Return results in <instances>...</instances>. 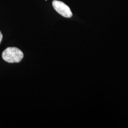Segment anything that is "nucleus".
<instances>
[{
	"mask_svg": "<svg viewBox=\"0 0 128 128\" xmlns=\"http://www.w3.org/2000/svg\"><path fill=\"white\" fill-rule=\"evenodd\" d=\"M52 6L56 12L64 17L71 18L73 15L68 6L61 1L54 0L52 2Z\"/></svg>",
	"mask_w": 128,
	"mask_h": 128,
	"instance_id": "2",
	"label": "nucleus"
},
{
	"mask_svg": "<svg viewBox=\"0 0 128 128\" xmlns=\"http://www.w3.org/2000/svg\"><path fill=\"white\" fill-rule=\"evenodd\" d=\"M2 58L8 63H18L23 58V53L16 47H9L3 51Z\"/></svg>",
	"mask_w": 128,
	"mask_h": 128,
	"instance_id": "1",
	"label": "nucleus"
},
{
	"mask_svg": "<svg viewBox=\"0 0 128 128\" xmlns=\"http://www.w3.org/2000/svg\"><path fill=\"white\" fill-rule=\"evenodd\" d=\"M2 33L0 31V43L1 42V41L2 40Z\"/></svg>",
	"mask_w": 128,
	"mask_h": 128,
	"instance_id": "3",
	"label": "nucleus"
}]
</instances>
